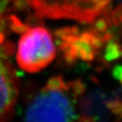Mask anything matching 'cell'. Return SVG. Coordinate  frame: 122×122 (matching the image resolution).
<instances>
[{
  "instance_id": "obj_5",
  "label": "cell",
  "mask_w": 122,
  "mask_h": 122,
  "mask_svg": "<svg viewBox=\"0 0 122 122\" xmlns=\"http://www.w3.org/2000/svg\"><path fill=\"white\" fill-rule=\"evenodd\" d=\"M120 55H121V48L120 44L114 41H112L111 39L108 41V44L105 48L104 55H103L105 60L108 62H111L119 59Z\"/></svg>"
},
{
  "instance_id": "obj_7",
  "label": "cell",
  "mask_w": 122,
  "mask_h": 122,
  "mask_svg": "<svg viewBox=\"0 0 122 122\" xmlns=\"http://www.w3.org/2000/svg\"><path fill=\"white\" fill-rule=\"evenodd\" d=\"M76 33H79V30L77 27H65V28H61L55 31V35L58 38H61L63 36H65L67 35L71 34H76Z\"/></svg>"
},
{
  "instance_id": "obj_9",
  "label": "cell",
  "mask_w": 122,
  "mask_h": 122,
  "mask_svg": "<svg viewBox=\"0 0 122 122\" xmlns=\"http://www.w3.org/2000/svg\"><path fill=\"white\" fill-rule=\"evenodd\" d=\"M113 75L115 78L120 81V79H121V66L120 65H117L114 67V69L113 70Z\"/></svg>"
},
{
  "instance_id": "obj_4",
  "label": "cell",
  "mask_w": 122,
  "mask_h": 122,
  "mask_svg": "<svg viewBox=\"0 0 122 122\" xmlns=\"http://www.w3.org/2000/svg\"><path fill=\"white\" fill-rule=\"evenodd\" d=\"M20 89V80L14 65L0 53V122L13 114Z\"/></svg>"
},
{
  "instance_id": "obj_6",
  "label": "cell",
  "mask_w": 122,
  "mask_h": 122,
  "mask_svg": "<svg viewBox=\"0 0 122 122\" xmlns=\"http://www.w3.org/2000/svg\"><path fill=\"white\" fill-rule=\"evenodd\" d=\"M9 21H10V25L12 30L16 33L19 34H23V33L26 32L29 30V26L25 24H23L19 19H18L15 15H12L9 17Z\"/></svg>"
},
{
  "instance_id": "obj_10",
  "label": "cell",
  "mask_w": 122,
  "mask_h": 122,
  "mask_svg": "<svg viewBox=\"0 0 122 122\" xmlns=\"http://www.w3.org/2000/svg\"><path fill=\"white\" fill-rule=\"evenodd\" d=\"M76 122H94V120L91 118H87V117H81L80 119H77Z\"/></svg>"
},
{
  "instance_id": "obj_8",
  "label": "cell",
  "mask_w": 122,
  "mask_h": 122,
  "mask_svg": "<svg viewBox=\"0 0 122 122\" xmlns=\"http://www.w3.org/2000/svg\"><path fill=\"white\" fill-rule=\"evenodd\" d=\"M109 109L112 110L115 114H120V110H121V105H120V101H111L108 103Z\"/></svg>"
},
{
  "instance_id": "obj_3",
  "label": "cell",
  "mask_w": 122,
  "mask_h": 122,
  "mask_svg": "<svg viewBox=\"0 0 122 122\" xmlns=\"http://www.w3.org/2000/svg\"><path fill=\"white\" fill-rule=\"evenodd\" d=\"M56 56L53 39L46 29L36 27L23 33L18 45L16 59L19 66L29 73L42 71Z\"/></svg>"
},
{
  "instance_id": "obj_1",
  "label": "cell",
  "mask_w": 122,
  "mask_h": 122,
  "mask_svg": "<svg viewBox=\"0 0 122 122\" xmlns=\"http://www.w3.org/2000/svg\"><path fill=\"white\" fill-rule=\"evenodd\" d=\"M84 90L81 81L53 76L28 104L25 122H76L77 99Z\"/></svg>"
},
{
  "instance_id": "obj_11",
  "label": "cell",
  "mask_w": 122,
  "mask_h": 122,
  "mask_svg": "<svg viewBox=\"0 0 122 122\" xmlns=\"http://www.w3.org/2000/svg\"><path fill=\"white\" fill-rule=\"evenodd\" d=\"M4 41V35L2 32H0V44H2Z\"/></svg>"
},
{
  "instance_id": "obj_2",
  "label": "cell",
  "mask_w": 122,
  "mask_h": 122,
  "mask_svg": "<svg viewBox=\"0 0 122 122\" xmlns=\"http://www.w3.org/2000/svg\"><path fill=\"white\" fill-rule=\"evenodd\" d=\"M36 15L51 20L92 23L110 11L113 0H26ZM120 2V0H118Z\"/></svg>"
}]
</instances>
